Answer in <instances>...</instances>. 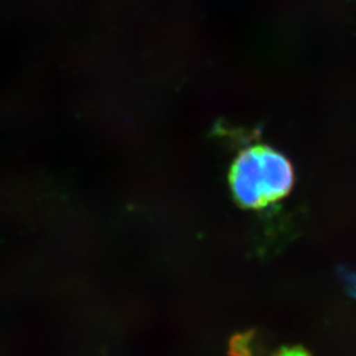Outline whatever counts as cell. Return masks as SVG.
I'll list each match as a JSON object with an SVG mask.
<instances>
[{
	"instance_id": "6da1fadb",
	"label": "cell",
	"mask_w": 356,
	"mask_h": 356,
	"mask_svg": "<svg viewBox=\"0 0 356 356\" xmlns=\"http://www.w3.org/2000/svg\"><path fill=\"white\" fill-rule=\"evenodd\" d=\"M294 184V170L284 155L267 146L242 152L234 162L230 186L241 205L261 209L284 198Z\"/></svg>"
}]
</instances>
